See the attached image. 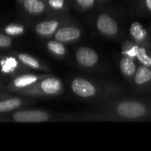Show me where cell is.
<instances>
[{
	"instance_id": "6da1fadb",
	"label": "cell",
	"mask_w": 151,
	"mask_h": 151,
	"mask_svg": "<svg viewBox=\"0 0 151 151\" xmlns=\"http://www.w3.org/2000/svg\"><path fill=\"white\" fill-rule=\"evenodd\" d=\"M116 112L122 118L135 119L143 117L147 112V108L138 102H122L116 106Z\"/></svg>"
},
{
	"instance_id": "7a4b0ae2",
	"label": "cell",
	"mask_w": 151,
	"mask_h": 151,
	"mask_svg": "<svg viewBox=\"0 0 151 151\" xmlns=\"http://www.w3.org/2000/svg\"><path fill=\"white\" fill-rule=\"evenodd\" d=\"M72 90L75 95L82 98L93 97L96 95V86L88 80L82 78H76L72 82Z\"/></svg>"
},
{
	"instance_id": "3957f363",
	"label": "cell",
	"mask_w": 151,
	"mask_h": 151,
	"mask_svg": "<svg viewBox=\"0 0 151 151\" xmlns=\"http://www.w3.org/2000/svg\"><path fill=\"white\" fill-rule=\"evenodd\" d=\"M96 27L98 31L106 36H114L119 32L117 21L109 14L102 13L96 19Z\"/></svg>"
},
{
	"instance_id": "277c9868",
	"label": "cell",
	"mask_w": 151,
	"mask_h": 151,
	"mask_svg": "<svg viewBox=\"0 0 151 151\" xmlns=\"http://www.w3.org/2000/svg\"><path fill=\"white\" fill-rule=\"evenodd\" d=\"M77 62L85 67H92L98 62V55L96 50L88 47H81L75 53Z\"/></svg>"
},
{
	"instance_id": "5b68a950",
	"label": "cell",
	"mask_w": 151,
	"mask_h": 151,
	"mask_svg": "<svg viewBox=\"0 0 151 151\" xmlns=\"http://www.w3.org/2000/svg\"><path fill=\"white\" fill-rule=\"evenodd\" d=\"M13 119L17 122H44L49 119V115L41 111H24L13 114Z\"/></svg>"
},
{
	"instance_id": "8992f818",
	"label": "cell",
	"mask_w": 151,
	"mask_h": 151,
	"mask_svg": "<svg viewBox=\"0 0 151 151\" xmlns=\"http://www.w3.org/2000/svg\"><path fill=\"white\" fill-rule=\"evenodd\" d=\"M81 35V31L75 27H65L56 31L55 39L61 42H67L77 40Z\"/></svg>"
},
{
	"instance_id": "52a82bcc",
	"label": "cell",
	"mask_w": 151,
	"mask_h": 151,
	"mask_svg": "<svg viewBox=\"0 0 151 151\" xmlns=\"http://www.w3.org/2000/svg\"><path fill=\"white\" fill-rule=\"evenodd\" d=\"M119 68L121 73L127 77H133L137 70V65L133 58L124 57L121 58L119 63Z\"/></svg>"
},
{
	"instance_id": "ba28073f",
	"label": "cell",
	"mask_w": 151,
	"mask_h": 151,
	"mask_svg": "<svg viewBox=\"0 0 151 151\" xmlns=\"http://www.w3.org/2000/svg\"><path fill=\"white\" fill-rule=\"evenodd\" d=\"M42 90L48 95H53L58 93L62 88V83L58 79L48 78L42 81L41 84Z\"/></svg>"
},
{
	"instance_id": "9c48e42d",
	"label": "cell",
	"mask_w": 151,
	"mask_h": 151,
	"mask_svg": "<svg viewBox=\"0 0 151 151\" xmlns=\"http://www.w3.org/2000/svg\"><path fill=\"white\" fill-rule=\"evenodd\" d=\"M129 34L133 40H134L138 43L143 42L147 38V31L139 22H134L131 25L129 28Z\"/></svg>"
},
{
	"instance_id": "30bf717a",
	"label": "cell",
	"mask_w": 151,
	"mask_h": 151,
	"mask_svg": "<svg viewBox=\"0 0 151 151\" xmlns=\"http://www.w3.org/2000/svg\"><path fill=\"white\" fill-rule=\"evenodd\" d=\"M134 77L135 84L144 85L151 81V69L149 66L142 65L137 68Z\"/></svg>"
},
{
	"instance_id": "8fae6325",
	"label": "cell",
	"mask_w": 151,
	"mask_h": 151,
	"mask_svg": "<svg viewBox=\"0 0 151 151\" xmlns=\"http://www.w3.org/2000/svg\"><path fill=\"white\" fill-rule=\"evenodd\" d=\"M58 27V22L57 20H49L37 24L35 27V30L39 35H50L57 30Z\"/></svg>"
},
{
	"instance_id": "7c38bea8",
	"label": "cell",
	"mask_w": 151,
	"mask_h": 151,
	"mask_svg": "<svg viewBox=\"0 0 151 151\" xmlns=\"http://www.w3.org/2000/svg\"><path fill=\"white\" fill-rule=\"evenodd\" d=\"M24 7L27 12L33 14L42 13L45 9L44 4L40 0H25Z\"/></svg>"
},
{
	"instance_id": "4fadbf2b",
	"label": "cell",
	"mask_w": 151,
	"mask_h": 151,
	"mask_svg": "<svg viewBox=\"0 0 151 151\" xmlns=\"http://www.w3.org/2000/svg\"><path fill=\"white\" fill-rule=\"evenodd\" d=\"M21 104V101L18 98H12L3 102H0V112H6L12 111Z\"/></svg>"
},
{
	"instance_id": "5bb4252c",
	"label": "cell",
	"mask_w": 151,
	"mask_h": 151,
	"mask_svg": "<svg viewBox=\"0 0 151 151\" xmlns=\"http://www.w3.org/2000/svg\"><path fill=\"white\" fill-rule=\"evenodd\" d=\"M36 81H37V77L33 74L22 75V76L18 77L14 81V86L17 88H23V87H27L28 85L35 83Z\"/></svg>"
},
{
	"instance_id": "9a60e30c",
	"label": "cell",
	"mask_w": 151,
	"mask_h": 151,
	"mask_svg": "<svg viewBox=\"0 0 151 151\" xmlns=\"http://www.w3.org/2000/svg\"><path fill=\"white\" fill-rule=\"evenodd\" d=\"M136 58L142 65L151 67V57L149 55L146 48H144L143 46H139Z\"/></svg>"
},
{
	"instance_id": "2e32d148",
	"label": "cell",
	"mask_w": 151,
	"mask_h": 151,
	"mask_svg": "<svg viewBox=\"0 0 151 151\" xmlns=\"http://www.w3.org/2000/svg\"><path fill=\"white\" fill-rule=\"evenodd\" d=\"M47 46H48V49L56 55L63 56L65 53V48L61 43V42H59V41H57V40L56 41H50L48 42Z\"/></svg>"
},
{
	"instance_id": "e0dca14e",
	"label": "cell",
	"mask_w": 151,
	"mask_h": 151,
	"mask_svg": "<svg viewBox=\"0 0 151 151\" xmlns=\"http://www.w3.org/2000/svg\"><path fill=\"white\" fill-rule=\"evenodd\" d=\"M19 59L25 65L32 67V68H39L40 67V64L39 62L33 57H31L30 55L25 54V53H21L19 55Z\"/></svg>"
},
{
	"instance_id": "ac0fdd59",
	"label": "cell",
	"mask_w": 151,
	"mask_h": 151,
	"mask_svg": "<svg viewBox=\"0 0 151 151\" xmlns=\"http://www.w3.org/2000/svg\"><path fill=\"white\" fill-rule=\"evenodd\" d=\"M4 31L7 35H19L24 32V28L19 24L12 23V24H9L5 27Z\"/></svg>"
},
{
	"instance_id": "d6986e66",
	"label": "cell",
	"mask_w": 151,
	"mask_h": 151,
	"mask_svg": "<svg viewBox=\"0 0 151 151\" xmlns=\"http://www.w3.org/2000/svg\"><path fill=\"white\" fill-rule=\"evenodd\" d=\"M138 50H139V46H138V45H134L132 48H130V49L125 50L123 53H124L125 56L130 57V58H136Z\"/></svg>"
},
{
	"instance_id": "ffe728a7",
	"label": "cell",
	"mask_w": 151,
	"mask_h": 151,
	"mask_svg": "<svg viewBox=\"0 0 151 151\" xmlns=\"http://www.w3.org/2000/svg\"><path fill=\"white\" fill-rule=\"evenodd\" d=\"M76 2L83 9H89L95 4V0H76Z\"/></svg>"
},
{
	"instance_id": "44dd1931",
	"label": "cell",
	"mask_w": 151,
	"mask_h": 151,
	"mask_svg": "<svg viewBox=\"0 0 151 151\" xmlns=\"http://www.w3.org/2000/svg\"><path fill=\"white\" fill-rule=\"evenodd\" d=\"M11 44H12V39L7 35L0 34V47L5 48V47H9Z\"/></svg>"
},
{
	"instance_id": "7402d4cb",
	"label": "cell",
	"mask_w": 151,
	"mask_h": 151,
	"mask_svg": "<svg viewBox=\"0 0 151 151\" xmlns=\"http://www.w3.org/2000/svg\"><path fill=\"white\" fill-rule=\"evenodd\" d=\"M49 4L54 9H62L65 4V0H49Z\"/></svg>"
},
{
	"instance_id": "603a6c76",
	"label": "cell",
	"mask_w": 151,
	"mask_h": 151,
	"mask_svg": "<svg viewBox=\"0 0 151 151\" xmlns=\"http://www.w3.org/2000/svg\"><path fill=\"white\" fill-rule=\"evenodd\" d=\"M145 5L149 10V12H151V0H145Z\"/></svg>"
}]
</instances>
